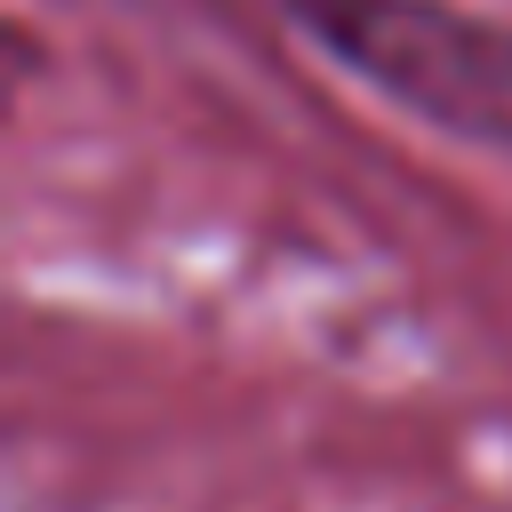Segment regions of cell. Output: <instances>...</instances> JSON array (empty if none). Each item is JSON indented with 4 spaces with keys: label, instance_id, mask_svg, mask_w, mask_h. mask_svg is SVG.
Segmentation results:
<instances>
[{
    "label": "cell",
    "instance_id": "1",
    "mask_svg": "<svg viewBox=\"0 0 512 512\" xmlns=\"http://www.w3.org/2000/svg\"><path fill=\"white\" fill-rule=\"evenodd\" d=\"M304 48L392 112L512 160V16L472 0H280Z\"/></svg>",
    "mask_w": 512,
    "mask_h": 512
}]
</instances>
